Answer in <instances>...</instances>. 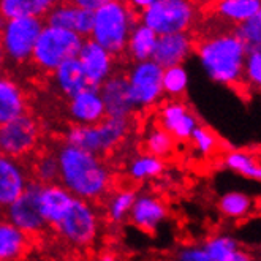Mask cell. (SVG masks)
<instances>
[{
    "instance_id": "f546056e",
    "label": "cell",
    "mask_w": 261,
    "mask_h": 261,
    "mask_svg": "<svg viewBox=\"0 0 261 261\" xmlns=\"http://www.w3.org/2000/svg\"><path fill=\"white\" fill-rule=\"evenodd\" d=\"M223 163L228 170H231L247 179L261 182V163H256V160L250 153L241 150H231L225 155Z\"/></svg>"
},
{
    "instance_id": "ab89813d",
    "label": "cell",
    "mask_w": 261,
    "mask_h": 261,
    "mask_svg": "<svg viewBox=\"0 0 261 261\" xmlns=\"http://www.w3.org/2000/svg\"><path fill=\"white\" fill-rule=\"evenodd\" d=\"M5 54H4V48H2V43H0V73H4L2 70L5 68Z\"/></svg>"
},
{
    "instance_id": "484cf974",
    "label": "cell",
    "mask_w": 261,
    "mask_h": 261,
    "mask_svg": "<svg viewBox=\"0 0 261 261\" xmlns=\"http://www.w3.org/2000/svg\"><path fill=\"white\" fill-rule=\"evenodd\" d=\"M259 8L261 0H220L214 7V11L220 19L241 25L249 21Z\"/></svg>"
},
{
    "instance_id": "83f0119b",
    "label": "cell",
    "mask_w": 261,
    "mask_h": 261,
    "mask_svg": "<svg viewBox=\"0 0 261 261\" xmlns=\"http://www.w3.org/2000/svg\"><path fill=\"white\" fill-rule=\"evenodd\" d=\"M143 146H144V153L163 160L165 157H170L174 152L176 140L155 122V124H152L149 130L146 132Z\"/></svg>"
},
{
    "instance_id": "52a82bcc",
    "label": "cell",
    "mask_w": 261,
    "mask_h": 261,
    "mask_svg": "<svg viewBox=\"0 0 261 261\" xmlns=\"http://www.w3.org/2000/svg\"><path fill=\"white\" fill-rule=\"evenodd\" d=\"M196 8L187 0H153L140 13V21L159 37L184 34L195 22Z\"/></svg>"
},
{
    "instance_id": "3957f363",
    "label": "cell",
    "mask_w": 261,
    "mask_h": 261,
    "mask_svg": "<svg viewBox=\"0 0 261 261\" xmlns=\"http://www.w3.org/2000/svg\"><path fill=\"white\" fill-rule=\"evenodd\" d=\"M138 13L132 4L105 0L94 13V29L90 40H94L114 59H120L127 51L132 29L136 25Z\"/></svg>"
},
{
    "instance_id": "9a60e30c",
    "label": "cell",
    "mask_w": 261,
    "mask_h": 261,
    "mask_svg": "<svg viewBox=\"0 0 261 261\" xmlns=\"http://www.w3.org/2000/svg\"><path fill=\"white\" fill-rule=\"evenodd\" d=\"M157 124L170 133L176 141L190 140L195 128L199 125L196 116L190 111L189 106L179 100H171L162 105Z\"/></svg>"
},
{
    "instance_id": "f35d334b",
    "label": "cell",
    "mask_w": 261,
    "mask_h": 261,
    "mask_svg": "<svg viewBox=\"0 0 261 261\" xmlns=\"http://www.w3.org/2000/svg\"><path fill=\"white\" fill-rule=\"evenodd\" d=\"M103 2H105V0H78V2H74V5L83 8V10L95 11L103 5Z\"/></svg>"
},
{
    "instance_id": "603a6c76",
    "label": "cell",
    "mask_w": 261,
    "mask_h": 261,
    "mask_svg": "<svg viewBox=\"0 0 261 261\" xmlns=\"http://www.w3.org/2000/svg\"><path fill=\"white\" fill-rule=\"evenodd\" d=\"M34 239L0 216V261H19L32 247Z\"/></svg>"
},
{
    "instance_id": "ee69618b",
    "label": "cell",
    "mask_w": 261,
    "mask_h": 261,
    "mask_svg": "<svg viewBox=\"0 0 261 261\" xmlns=\"http://www.w3.org/2000/svg\"><path fill=\"white\" fill-rule=\"evenodd\" d=\"M252 261H253V259H252Z\"/></svg>"
},
{
    "instance_id": "5b68a950",
    "label": "cell",
    "mask_w": 261,
    "mask_h": 261,
    "mask_svg": "<svg viewBox=\"0 0 261 261\" xmlns=\"http://www.w3.org/2000/svg\"><path fill=\"white\" fill-rule=\"evenodd\" d=\"M130 120L105 117L97 125H70L65 132V144L103 157L125 140Z\"/></svg>"
},
{
    "instance_id": "30bf717a",
    "label": "cell",
    "mask_w": 261,
    "mask_h": 261,
    "mask_svg": "<svg viewBox=\"0 0 261 261\" xmlns=\"http://www.w3.org/2000/svg\"><path fill=\"white\" fill-rule=\"evenodd\" d=\"M41 187V184L29 180L21 196L4 212V219L21 229L30 239H35L37 236H46V233H49V228L40 211Z\"/></svg>"
},
{
    "instance_id": "8d00e7d4",
    "label": "cell",
    "mask_w": 261,
    "mask_h": 261,
    "mask_svg": "<svg viewBox=\"0 0 261 261\" xmlns=\"http://www.w3.org/2000/svg\"><path fill=\"white\" fill-rule=\"evenodd\" d=\"M190 140H192L195 149L201 153V155H211L219 146V138L216 136V133L203 125H198L195 128Z\"/></svg>"
},
{
    "instance_id": "f1b7e54d",
    "label": "cell",
    "mask_w": 261,
    "mask_h": 261,
    "mask_svg": "<svg viewBox=\"0 0 261 261\" xmlns=\"http://www.w3.org/2000/svg\"><path fill=\"white\" fill-rule=\"evenodd\" d=\"M136 193L133 189H119L108 195L105 199L106 216L114 223H119L130 216V211L133 207Z\"/></svg>"
},
{
    "instance_id": "5bb4252c",
    "label": "cell",
    "mask_w": 261,
    "mask_h": 261,
    "mask_svg": "<svg viewBox=\"0 0 261 261\" xmlns=\"http://www.w3.org/2000/svg\"><path fill=\"white\" fill-rule=\"evenodd\" d=\"M29 180V171L22 160L0 155V216L21 196Z\"/></svg>"
},
{
    "instance_id": "4fadbf2b",
    "label": "cell",
    "mask_w": 261,
    "mask_h": 261,
    "mask_svg": "<svg viewBox=\"0 0 261 261\" xmlns=\"http://www.w3.org/2000/svg\"><path fill=\"white\" fill-rule=\"evenodd\" d=\"M78 60L90 87L95 90H100L101 84L114 73L116 59L90 38L84 40Z\"/></svg>"
},
{
    "instance_id": "277c9868",
    "label": "cell",
    "mask_w": 261,
    "mask_h": 261,
    "mask_svg": "<svg viewBox=\"0 0 261 261\" xmlns=\"http://www.w3.org/2000/svg\"><path fill=\"white\" fill-rule=\"evenodd\" d=\"M83 43L84 38L71 30L44 25L37 40L29 67L51 76L60 65L71 59H78Z\"/></svg>"
},
{
    "instance_id": "1f68e13d",
    "label": "cell",
    "mask_w": 261,
    "mask_h": 261,
    "mask_svg": "<svg viewBox=\"0 0 261 261\" xmlns=\"http://www.w3.org/2000/svg\"><path fill=\"white\" fill-rule=\"evenodd\" d=\"M163 170H165L163 160L147 155V153H143V155H138L130 162L127 174L133 180H144V179L160 176Z\"/></svg>"
},
{
    "instance_id": "2e32d148",
    "label": "cell",
    "mask_w": 261,
    "mask_h": 261,
    "mask_svg": "<svg viewBox=\"0 0 261 261\" xmlns=\"http://www.w3.org/2000/svg\"><path fill=\"white\" fill-rule=\"evenodd\" d=\"M193 48L195 43L189 32L162 35L157 40V46L155 51H153L152 60L163 70L182 65L186 62V59L192 54Z\"/></svg>"
},
{
    "instance_id": "7a4b0ae2",
    "label": "cell",
    "mask_w": 261,
    "mask_h": 261,
    "mask_svg": "<svg viewBox=\"0 0 261 261\" xmlns=\"http://www.w3.org/2000/svg\"><path fill=\"white\" fill-rule=\"evenodd\" d=\"M196 56L211 81L229 87L244 83L247 48L233 32L217 34L199 41Z\"/></svg>"
},
{
    "instance_id": "d590c367",
    "label": "cell",
    "mask_w": 261,
    "mask_h": 261,
    "mask_svg": "<svg viewBox=\"0 0 261 261\" xmlns=\"http://www.w3.org/2000/svg\"><path fill=\"white\" fill-rule=\"evenodd\" d=\"M244 81L261 92V49L247 51L244 65Z\"/></svg>"
},
{
    "instance_id": "b9f144b4",
    "label": "cell",
    "mask_w": 261,
    "mask_h": 261,
    "mask_svg": "<svg viewBox=\"0 0 261 261\" xmlns=\"http://www.w3.org/2000/svg\"><path fill=\"white\" fill-rule=\"evenodd\" d=\"M204 261H214V259H211V258H206Z\"/></svg>"
},
{
    "instance_id": "8fae6325",
    "label": "cell",
    "mask_w": 261,
    "mask_h": 261,
    "mask_svg": "<svg viewBox=\"0 0 261 261\" xmlns=\"http://www.w3.org/2000/svg\"><path fill=\"white\" fill-rule=\"evenodd\" d=\"M163 68L153 60L133 64L130 71H127L130 95L135 105V110H144L157 105L163 97Z\"/></svg>"
},
{
    "instance_id": "4dcf8cb0",
    "label": "cell",
    "mask_w": 261,
    "mask_h": 261,
    "mask_svg": "<svg viewBox=\"0 0 261 261\" xmlns=\"http://www.w3.org/2000/svg\"><path fill=\"white\" fill-rule=\"evenodd\" d=\"M76 14H78V7L74 2H62V4H54L48 14L43 18L44 25L54 27V29H64L74 32V22H76Z\"/></svg>"
},
{
    "instance_id": "8992f818",
    "label": "cell",
    "mask_w": 261,
    "mask_h": 261,
    "mask_svg": "<svg viewBox=\"0 0 261 261\" xmlns=\"http://www.w3.org/2000/svg\"><path fill=\"white\" fill-rule=\"evenodd\" d=\"M44 29L41 18L0 19V43H2L5 64L13 67H29L37 40Z\"/></svg>"
},
{
    "instance_id": "cb8c5ba5",
    "label": "cell",
    "mask_w": 261,
    "mask_h": 261,
    "mask_svg": "<svg viewBox=\"0 0 261 261\" xmlns=\"http://www.w3.org/2000/svg\"><path fill=\"white\" fill-rule=\"evenodd\" d=\"M54 2L51 0H2L0 2V19H24V18H44Z\"/></svg>"
},
{
    "instance_id": "d6986e66",
    "label": "cell",
    "mask_w": 261,
    "mask_h": 261,
    "mask_svg": "<svg viewBox=\"0 0 261 261\" xmlns=\"http://www.w3.org/2000/svg\"><path fill=\"white\" fill-rule=\"evenodd\" d=\"M166 216L168 209L160 198L150 193H143L136 195L128 217L135 226L146 233H153L157 226L166 219Z\"/></svg>"
},
{
    "instance_id": "e0dca14e",
    "label": "cell",
    "mask_w": 261,
    "mask_h": 261,
    "mask_svg": "<svg viewBox=\"0 0 261 261\" xmlns=\"http://www.w3.org/2000/svg\"><path fill=\"white\" fill-rule=\"evenodd\" d=\"M67 113L73 125H97L106 117L100 92L87 89L67 101Z\"/></svg>"
},
{
    "instance_id": "7402d4cb",
    "label": "cell",
    "mask_w": 261,
    "mask_h": 261,
    "mask_svg": "<svg viewBox=\"0 0 261 261\" xmlns=\"http://www.w3.org/2000/svg\"><path fill=\"white\" fill-rule=\"evenodd\" d=\"M27 166L30 180H35L41 186H53L59 184V162L56 155V149L41 146L32 157L22 160Z\"/></svg>"
},
{
    "instance_id": "7bdbcfd3",
    "label": "cell",
    "mask_w": 261,
    "mask_h": 261,
    "mask_svg": "<svg viewBox=\"0 0 261 261\" xmlns=\"http://www.w3.org/2000/svg\"><path fill=\"white\" fill-rule=\"evenodd\" d=\"M0 155H2V153H0Z\"/></svg>"
},
{
    "instance_id": "74e56055",
    "label": "cell",
    "mask_w": 261,
    "mask_h": 261,
    "mask_svg": "<svg viewBox=\"0 0 261 261\" xmlns=\"http://www.w3.org/2000/svg\"><path fill=\"white\" fill-rule=\"evenodd\" d=\"M177 258L179 261H204L207 255L204 253L203 247H192V249H184Z\"/></svg>"
},
{
    "instance_id": "e575fe53",
    "label": "cell",
    "mask_w": 261,
    "mask_h": 261,
    "mask_svg": "<svg viewBox=\"0 0 261 261\" xmlns=\"http://www.w3.org/2000/svg\"><path fill=\"white\" fill-rule=\"evenodd\" d=\"M233 34L245 44L247 51L261 49V8L249 21L236 25Z\"/></svg>"
},
{
    "instance_id": "d6a6232c",
    "label": "cell",
    "mask_w": 261,
    "mask_h": 261,
    "mask_svg": "<svg viewBox=\"0 0 261 261\" xmlns=\"http://www.w3.org/2000/svg\"><path fill=\"white\" fill-rule=\"evenodd\" d=\"M162 84H163V94L170 95L173 100H179L187 92L189 73L182 65L165 68Z\"/></svg>"
},
{
    "instance_id": "6da1fadb",
    "label": "cell",
    "mask_w": 261,
    "mask_h": 261,
    "mask_svg": "<svg viewBox=\"0 0 261 261\" xmlns=\"http://www.w3.org/2000/svg\"><path fill=\"white\" fill-rule=\"evenodd\" d=\"M59 184L74 198L97 204L113 192V174L103 159L68 144L56 147Z\"/></svg>"
},
{
    "instance_id": "d4e9b609",
    "label": "cell",
    "mask_w": 261,
    "mask_h": 261,
    "mask_svg": "<svg viewBox=\"0 0 261 261\" xmlns=\"http://www.w3.org/2000/svg\"><path fill=\"white\" fill-rule=\"evenodd\" d=\"M157 40H159V35L155 32H152L144 24L136 22V25L130 32L125 54L135 64L152 60L153 51H155V46H157Z\"/></svg>"
},
{
    "instance_id": "836d02e7",
    "label": "cell",
    "mask_w": 261,
    "mask_h": 261,
    "mask_svg": "<svg viewBox=\"0 0 261 261\" xmlns=\"http://www.w3.org/2000/svg\"><path fill=\"white\" fill-rule=\"evenodd\" d=\"M219 209L229 219H241L252 211V198L242 192H228L220 198Z\"/></svg>"
},
{
    "instance_id": "44dd1931",
    "label": "cell",
    "mask_w": 261,
    "mask_h": 261,
    "mask_svg": "<svg viewBox=\"0 0 261 261\" xmlns=\"http://www.w3.org/2000/svg\"><path fill=\"white\" fill-rule=\"evenodd\" d=\"M51 78L54 81L57 92L60 95H64L67 101L73 98L74 95L81 94V92L92 89L78 59H71L64 65H60L51 74Z\"/></svg>"
},
{
    "instance_id": "4316f807",
    "label": "cell",
    "mask_w": 261,
    "mask_h": 261,
    "mask_svg": "<svg viewBox=\"0 0 261 261\" xmlns=\"http://www.w3.org/2000/svg\"><path fill=\"white\" fill-rule=\"evenodd\" d=\"M203 250L214 261H252L247 253L239 249L238 241L226 234L209 239L203 245Z\"/></svg>"
},
{
    "instance_id": "ac0fdd59",
    "label": "cell",
    "mask_w": 261,
    "mask_h": 261,
    "mask_svg": "<svg viewBox=\"0 0 261 261\" xmlns=\"http://www.w3.org/2000/svg\"><path fill=\"white\" fill-rule=\"evenodd\" d=\"M29 113V97L11 76L0 73V127Z\"/></svg>"
},
{
    "instance_id": "ba28073f",
    "label": "cell",
    "mask_w": 261,
    "mask_h": 261,
    "mask_svg": "<svg viewBox=\"0 0 261 261\" xmlns=\"http://www.w3.org/2000/svg\"><path fill=\"white\" fill-rule=\"evenodd\" d=\"M100 220L95 204L74 198L70 209L53 229V233L73 249H86L94 244L98 236Z\"/></svg>"
},
{
    "instance_id": "ffe728a7",
    "label": "cell",
    "mask_w": 261,
    "mask_h": 261,
    "mask_svg": "<svg viewBox=\"0 0 261 261\" xmlns=\"http://www.w3.org/2000/svg\"><path fill=\"white\" fill-rule=\"evenodd\" d=\"M74 196L64 189L60 184H53V186H43L40 192V211L41 216L48 225L49 231L60 223L67 211L70 209Z\"/></svg>"
},
{
    "instance_id": "7c38bea8",
    "label": "cell",
    "mask_w": 261,
    "mask_h": 261,
    "mask_svg": "<svg viewBox=\"0 0 261 261\" xmlns=\"http://www.w3.org/2000/svg\"><path fill=\"white\" fill-rule=\"evenodd\" d=\"M98 92L105 105L106 117L127 120L132 119L136 110L130 95L127 71L114 70V73L101 84Z\"/></svg>"
},
{
    "instance_id": "9c48e42d",
    "label": "cell",
    "mask_w": 261,
    "mask_h": 261,
    "mask_svg": "<svg viewBox=\"0 0 261 261\" xmlns=\"http://www.w3.org/2000/svg\"><path fill=\"white\" fill-rule=\"evenodd\" d=\"M43 125L27 113L0 127V153L16 160H27L41 147Z\"/></svg>"
},
{
    "instance_id": "60d3db41",
    "label": "cell",
    "mask_w": 261,
    "mask_h": 261,
    "mask_svg": "<svg viewBox=\"0 0 261 261\" xmlns=\"http://www.w3.org/2000/svg\"><path fill=\"white\" fill-rule=\"evenodd\" d=\"M100 261H117V258L113 253H103L100 256Z\"/></svg>"
}]
</instances>
